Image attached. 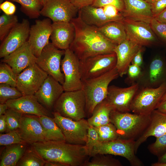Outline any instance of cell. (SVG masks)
I'll use <instances>...</instances> for the list:
<instances>
[{
	"label": "cell",
	"instance_id": "cell-17",
	"mask_svg": "<svg viewBox=\"0 0 166 166\" xmlns=\"http://www.w3.org/2000/svg\"><path fill=\"white\" fill-rule=\"evenodd\" d=\"M30 23L23 19L10 30L0 46V57L3 58L14 51L27 41L30 30Z\"/></svg>",
	"mask_w": 166,
	"mask_h": 166
},
{
	"label": "cell",
	"instance_id": "cell-6",
	"mask_svg": "<svg viewBox=\"0 0 166 166\" xmlns=\"http://www.w3.org/2000/svg\"><path fill=\"white\" fill-rule=\"evenodd\" d=\"M135 140L118 138L108 142H100L93 149L89 156L97 154L119 156L125 158L132 166L144 165L136 155Z\"/></svg>",
	"mask_w": 166,
	"mask_h": 166
},
{
	"label": "cell",
	"instance_id": "cell-25",
	"mask_svg": "<svg viewBox=\"0 0 166 166\" xmlns=\"http://www.w3.org/2000/svg\"><path fill=\"white\" fill-rule=\"evenodd\" d=\"M125 8L122 13L124 18L150 24L154 18L151 4L143 0H123Z\"/></svg>",
	"mask_w": 166,
	"mask_h": 166
},
{
	"label": "cell",
	"instance_id": "cell-8",
	"mask_svg": "<svg viewBox=\"0 0 166 166\" xmlns=\"http://www.w3.org/2000/svg\"><path fill=\"white\" fill-rule=\"evenodd\" d=\"M53 119L62 131L67 143L85 145L89 125L84 118L76 121L63 117L56 112L52 113Z\"/></svg>",
	"mask_w": 166,
	"mask_h": 166
},
{
	"label": "cell",
	"instance_id": "cell-29",
	"mask_svg": "<svg viewBox=\"0 0 166 166\" xmlns=\"http://www.w3.org/2000/svg\"><path fill=\"white\" fill-rule=\"evenodd\" d=\"M26 144L6 146L0 156V166H15L26 151Z\"/></svg>",
	"mask_w": 166,
	"mask_h": 166
},
{
	"label": "cell",
	"instance_id": "cell-12",
	"mask_svg": "<svg viewBox=\"0 0 166 166\" xmlns=\"http://www.w3.org/2000/svg\"><path fill=\"white\" fill-rule=\"evenodd\" d=\"M61 62V69L64 76L62 85L64 91L82 89L80 61L69 48L65 50Z\"/></svg>",
	"mask_w": 166,
	"mask_h": 166
},
{
	"label": "cell",
	"instance_id": "cell-50",
	"mask_svg": "<svg viewBox=\"0 0 166 166\" xmlns=\"http://www.w3.org/2000/svg\"><path fill=\"white\" fill-rule=\"evenodd\" d=\"M143 50L142 47L135 55L131 62V64L136 65L142 68L144 67L142 56V52Z\"/></svg>",
	"mask_w": 166,
	"mask_h": 166
},
{
	"label": "cell",
	"instance_id": "cell-13",
	"mask_svg": "<svg viewBox=\"0 0 166 166\" xmlns=\"http://www.w3.org/2000/svg\"><path fill=\"white\" fill-rule=\"evenodd\" d=\"M127 38L141 46L162 44L153 31L150 24L124 18L123 22Z\"/></svg>",
	"mask_w": 166,
	"mask_h": 166
},
{
	"label": "cell",
	"instance_id": "cell-26",
	"mask_svg": "<svg viewBox=\"0 0 166 166\" xmlns=\"http://www.w3.org/2000/svg\"><path fill=\"white\" fill-rule=\"evenodd\" d=\"M150 117L148 127L142 135L135 140L136 154L139 146L148 137L153 136L156 138L166 133V114L156 109L151 113Z\"/></svg>",
	"mask_w": 166,
	"mask_h": 166
},
{
	"label": "cell",
	"instance_id": "cell-47",
	"mask_svg": "<svg viewBox=\"0 0 166 166\" xmlns=\"http://www.w3.org/2000/svg\"><path fill=\"white\" fill-rule=\"evenodd\" d=\"M150 4L154 18L166 9V0H154Z\"/></svg>",
	"mask_w": 166,
	"mask_h": 166
},
{
	"label": "cell",
	"instance_id": "cell-59",
	"mask_svg": "<svg viewBox=\"0 0 166 166\" xmlns=\"http://www.w3.org/2000/svg\"><path fill=\"white\" fill-rule=\"evenodd\" d=\"M151 4L154 0H143Z\"/></svg>",
	"mask_w": 166,
	"mask_h": 166
},
{
	"label": "cell",
	"instance_id": "cell-23",
	"mask_svg": "<svg viewBox=\"0 0 166 166\" xmlns=\"http://www.w3.org/2000/svg\"><path fill=\"white\" fill-rule=\"evenodd\" d=\"M143 46L134 43L127 38L115 47L117 61L116 68L121 77L127 73L129 65L135 54Z\"/></svg>",
	"mask_w": 166,
	"mask_h": 166
},
{
	"label": "cell",
	"instance_id": "cell-42",
	"mask_svg": "<svg viewBox=\"0 0 166 166\" xmlns=\"http://www.w3.org/2000/svg\"><path fill=\"white\" fill-rule=\"evenodd\" d=\"M150 24L162 44L166 45V23L159 22L154 18Z\"/></svg>",
	"mask_w": 166,
	"mask_h": 166
},
{
	"label": "cell",
	"instance_id": "cell-60",
	"mask_svg": "<svg viewBox=\"0 0 166 166\" xmlns=\"http://www.w3.org/2000/svg\"><path fill=\"white\" fill-rule=\"evenodd\" d=\"M39 0L42 3L43 6V5L47 1V0Z\"/></svg>",
	"mask_w": 166,
	"mask_h": 166
},
{
	"label": "cell",
	"instance_id": "cell-9",
	"mask_svg": "<svg viewBox=\"0 0 166 166\" xmlns=\"http://www.w3.org/2000/svg\"><path fill=\"white\" fill-rule=\"evenodd\" d=\"M80 61L82 81L100 76L114 69L117 57L115 53L101 54Z\"/></svg>",
	"mask_w": 166,
	"mask_h": 166
},
{
	"label": "cell",
	"instance_id": "cell-32",
	"mask_svg": "<svg viewBox=\"0 0 166 166\" xmlns=\"http://www.w3.org/2000/svg\"><path fill=\"white\" fill-rule=\"evenodd\" d=\"M19 4L22 12L30 18H38L43 5L39 0H5Z\"/></svg>",
	"mask_w": 166,
	"mask_h": 166
},
{
	"label": "cell",
	"instance_id": "cell-21",
	"mask_svg": "<svg viewBox=\"0 0 166 166\" xmlns=\"http://www.w3.org/2000/svg\"><path fill=\"white\" fill-rule=\"evenodd\" d=\"M64 91L62 85L48 75L34 94L38 102L47 109L50 110Z\"/></svg>",
	"mask_w": 166,
	"mask_h": 166
},
{
	"label": "cell",
	"instance_id": "cell-35",
	"mask_svg": "<svg viewBox=\"0 0 166 166\" xmlns=\"http://www.w3.org/2000/svg\"><path fill=\"white\" fill-rule=\"evenodd\" d=\"M94 127L98 133L100 142L111 141L119 138L116 127L111 122Z\"/></svg>",
	"mask_w": 166,
	"mask_h": 166
},
{
	"label": "cell",
	"instance_id": "cell-5",
	"mask_svg": "<svg viewBox=\"0 0 166 166\" xmlns=\"http://www.w3.org/2000/svg\"><path fill=\"white\" fill-rule=\"evenodd\" d=\"M86 106V98L82 89L64 91L56 102L53 112L77 121L85 117Z\"/></svg>",
	"mask_w": 166,
	"mask_h": 166
},
{
	"label": "cell",
	"instance_id": "cell-41",
	"mask_svg": "<svg viewBox=\"0 0 166 166\" xmlns=\"http://www.w3.org/2000/svg\"><path fill=\"white\" fill-rule=\"evenodd\" d=\"M26 144L21 139L17 130H13L5 134H0V145L7 146L16 144Z\"/></svg>",
	"mask_w": 166,
	"mask_h": 166
},
{
	"label": "cell",
	"instance_id": "cell-31",
	"mask_svg": "<svg viewBox=\"0 0 166 166\" xmlns=\"http://www.w3.org/2000/svg\"><path fill=\"white\" fill-rule=\"evenodd\" d=\"M39 118L47 140L65 141L62 131L53 118L46 116Z\"/></svg>",
	"mask_w": 166,
	"mask_h": 166
},
{
	"label": "cell",
	"instance_id": "cell-55",
	"mask_svg": "<svg viewBox=\"0 0 166 166\" xmlns=\"http://www.w3.org/2000/svg\"><path fill=\"white\" fill-rule=\"evenodd\" d=\"M8 107L5 103L4 104H0V115L5 114Z\"/></svg>",
	"mask_w": 166,
	"mask_h": 166
},
{
	"label": "cell",
	"instance_id": "cell-30",
	"mask_svg": "<svg viewBox=\"0 0 166 166\" xmlns=\"http://www.w3.org/2000/svg\"><path fill=\"white\" fill-rule=\"evenodd\" d=\"M113 110L105 99L96 106L91 116L87 120L89 125L97 127L111 122L110 115Z\"/></svg>",
	"mask_w": 166,
	"mask_h": 166
},
{
	"label": "cell",
	"instance_id": "cell-22",
	"mask_svg": "<svg viewBox=\"0 0 166 166\" xmlns=\"http://www.w3.org/2000/svg\"><path fill=\"white\" fill-rule=\"evenodd\" d=\"M6 103L8 108L23 114L38 117L50 115L48 109L38 102L34 95H23L17 99L8 100Z\"/></svg>",
	"mask_w": 166,
	"mask_h": 166
},
{
	"label": "cell",
	"instance_id": "cell-43",
	"mask_svg": "<svg viewBox=\"0 0 166 166\" xmlns=\"http://www.w3.org/2000/svg\"><path fill=\"white\" fill-rule=\"evenodd\" d=\"M98 133L95 128L92 126L89 127L87 135V140L85 145L90 156L91 151L97 144L100 142Z\"/></svg>",
	"mask_w": 166,
	"mask_h": 166
},
{
	"label": "cell",
	"instance_id": "cell-52",
	"mask_svg": "<svg viewBox=\"0 0 166 166\" xmlns=\"http://www.w3.org/2000/svg\"><path fill=\"white\" fill-rule=\"evenodd\" d=\"M154 18L159 22L166 23V9Z\"/></svg>",
	"mask_w": 166,
	"mask_h": 166
},
{
	"label": "cell",
	"instance_id": "cell-48",
	"mask_svg": "<svg viewBox=\"0 0 166 166\" xmlns=\"http://www.w3.org/2000/svg\"><path fill=\"white\" fill-rule=\"evenodd\" d=\"M0 9L4 14L11 15L15 12L16 7L12 2L6 0L0 4Z\"/></svg>",
	"mask_w": 166,
	"mask_h": 166
},
{
	"label": "cell",
	"instance_id": "cell-20",
	"mask_svg": "<svg viewBox=\"0 0 166 166\" xmlns=\"http://www.w3.org/2000/svg\"><path fill=\"white\" fill-rule=\"evenodd\" d=\"M37 58L27 41L16 50L3 58L1 61L10 65L18 75L28 66L36 63Z\"/></svg>",
	"mask_w": 166,
	"mask_h": 166
},
{
	"label": "cell",
	"instance_id": "cell-54",
	"mask_svg": "<svg viewBox=\"0 0 166 166\" xmlns=\"http://www.w3.org/2000/svg\"><path fill=\"white\" fill-rule=\"evenodd\" d=\"M44 166H65L61 163L54 161H46Z\"/></svg>",
	"mask_w": 166,
	"mask_h": 166
},
{
	"label": "cell",
	"instance_id": "cell-57",
	"mask_svg": "<svg viewBox=\"0 0 166 166\" xmlns=\"http://www.w3.org/2000/svg\"><path fill=\"white\" fill-rule=\"evenodd\" d=\"M152 166H166V162L164 163H159L158 162L152 164Z\"/></svg>",
	"mask_w": 166,
	"mask_h": 166
},
{
	"label": "cell",
	"instance_id": "cell-44",
	"mask_svg": "<svg viewBox=\"0 0 166 166\" xmlns=\"http://www.w3.org/2000/svg\"><path fill=\"white\" fill-rule=\"evenodd\" d=\"M102 8L105 15L112 21L123 22L124 18L121 13L115 6L108 5Z\"/></svg>",
	"mask_w": 166,
	"mask_h": 166
},
{
	"label": "cell",
	"instance_id": "cell-56",
	"mask_svg": "<svg viewBox=\"0 0 166 166\" xmlns=\"http://www.w3.org/2000/svg\"><path fill=\"white\" fill-rule=\"evenodd\" d=\"M157 162L159 163H164L166 162V152L163 155L158 157Z\"/></svg>",
	"mask_w": 166,
	"mask_h": 166
},
{
	"label": "cell",
	"instance_id": "cell-33",
	"mask_svg": "<svg viewBox=\"0 0 166 166\" xmlns=\"http://www.w3.org/2000/svg\"><path fill=\"white\" fill-rule=\"evenodd\" d=\"M46 161L33 148L26 150L18 162L17 166H43Z\"/></svg>",
	"mask_w": 166,
	"mask_h": 166
},
{
	"label": "cell",
	"instance_id": "cell-38",
	"mask_svg": "<svg viewBox=\"0 0 166 166\" xmlns=\"http://www.w3.org/2000/svg\"><path fill=\"white\" fill-rule=\"evenodd\" d=\"M23 96L16 87L6 84H0V103H5L8 101L17 99Z\"/></svg>",
	"mask_w": 166,
	"mask_h": 166
},
{
	"label": "cell",
	"instance_id": "cell-37",
	"mask_svg": "<svg viewBox=\"0 0 166 166\" xmlns=\"http://www.w3.org/2000/svg\"><path fill=\"white\" fill-rule=\"evenodd\" d=\"M17 76L11 67L2 62L0 64V84H6L16 87Z\"/></svg>",
	"mask_w": 166,
	"mask_h": 166
},
{
	"label": "cell",
	"instance_id": "cell-40",
	"mask_svg": "<svg viewBox=\"0 0 166 166\" xmlns=\"http://www.w3.org/2000/svg\"><path fill=\"white\" fill-rule=\"evenodd\" d=\"M148 149L154 155L159 157L166 152V133L156 138V141L149 145Z\"/></svg>",
	"mask_w": 166,
	"mask_h": 166
},
{
	"label": "cell",
	"instance_id": "cell-19",
	"mask_svg": "<svg viewBox=\"0 0 166 166\" xmlns=\"http://www.w3.org/2000/svg\"><path fill=\"white\" fill-rule=\"evenodd\" d=\"M21 139L26 143L47 141L39 117L23 114L19 128L17 129Z\"/></svg>",
	"mask_w": 166,
	"mask_h": 166
},
{
	"label": "cell",
	"instance_id": "cell-16",
	"mask_svg": "<svg viewBox=\"0 0 166 166\" xmlns=\"http://www.w3.org/2000/svg\"><path fill=\"white\" fill-rule=\"evenodd\" d=\"M139 88V84L136 82L125 88L114 85L109 86L105 100L113 110L121 112H130L132 102Z\"/></svg>",
	"mask_w": 166,
	"mask_h": 166
},
{
	"label": "cell",
	"instance_id": "cell-45",
	"mask_svg": "<svg viewBox=\"0 0 166 166\" xmlns=\"http://www.w3.org/2000/svg\"><path fill=\"white\" fill-rule=\"evenodd\" d=\"M142 70V68L140 66L133 64H130L128 69L125 82L131 85L136 82L141 75Z\"/></svg>",
	"mask_w": 166,
	"mask_h": 166
},
{
	"label": "cell",
	"instance_id": "cell-1",
	"mask_svg": "<svg viewBox=\"0 0 166 166\" xmlns=\"http://www.w3.org/2000/svg\"><path fill=\"white\" fill-rule=\"evenodd\" d=\"M75 29L69 48L80 61L101 54L114 53L115 45L106 38L97 28L84 23L78 16L71 22Z\"/></svg>",
	"mask_w": 166,
	"mask_h": 166
},
{
	"label": "cell",
	"instance_id": "cell-53",
	"mask_svg": "<svg viewBox=\"0 0 166 166\" xmlns=\"http://www.w3.org/2000/svg\"><path fill=\"white\" fill-rule=\"evenodd\" d=\"M156 109L166 114V100L159 103Z\"/></svg>",
	"mask_w": 166,
	"mask_h": 166
},
{
	"label": "cell",
	"instance_id": "cell-3",
	"mask_svg": "<svg viewBox=\"0 0 166 166\" xmlns=\"http://www.w3.org/2000/svg\"><path fill=\"white\" fill-rule=\"evenodd\" d=\"M150 114L143 115L113 110L110 115V122L116 127L119 138L136 140L148 125Z\"/></svg>",
	"mask_w": 166,
	"mask_h": 166
},
{
	"label": "cell",
	"instance_id": "cell-46",
	"mask_svg": "<svg viewBox=\"0 0 166 166\" xmlns=\"http://www.w3.org/2000/svg\"><path fill=\"white\" fill-rule=\"evenodd\" d=\"M108 5L114 6L121 13L124 10L123 0H95L92 5L97 7H102Z\"/></svg>",
	"mask_w": 166,
	"mask_h": 166
},
{
	"label": "cell",
	"instance_id": "cell-49",
	"mask_svg": "<svg viewBox=\"0 0 166 166\" xmlns=\"http://www.w3.org/2000/svg\"><path fill=\"white\" fill-rule=\"evenodd\" d=\"M95 0H70L71 3L78 10L92 5Z\"/></svg>",
	"mask_w": 166,
	"mask_h": 166
},
{
	"label": "cell",
	"instance_id": "cell-4",
	"mask_svg": "<svg viewBox=\"0 0 166 166\" xmlns=\"http://www.w3.org/2000/svg\"><path fill=\"white\" fill-rule=\"evenodd\" d=\"M119 76L116 67L105 74L82 81V89L86 100V112L91 115L94 109L106 98L109 85Z\"/></svg>",
	"mask_w": 166,
	"mask_h": 166
},
{
	"label": "cell",
	"instance_id": "cell-15",
	"mask_svg": "<svg viewBox=\"0 0 166 166\" xmlns=\"http://www.w3.org/2000/svg\"><path fill=\"white\" fill-rule=\"evenodd\" d=\"M79 10L70 0H47L40 14L49 18L53 22H71L76 17Z\"/></svg>",
	"mask_w": 166,
	"mask_h": 166
},
{
	"label": "cell",
	"instance_id": "cell-39",
	"mask_svg": "<svg viewBox=\"0 0 166 166\" xmlns=\"http://www.w3.org/2000/svg\"><path fill=\"white\" fill-rule=\"evenodd\" d=\"M23 114L14 109L8 108L5 114L7 125L6 132L16 130L19 128Z\"/></svg>",
	"mask_w": 166,
	"mask_h": 166
},
{
	"label": "cell",
	"instance_id": "cell-28",
	"mask_svg": "<svg viewBox=\"0 0 166 166\" xmlns=\"http://www.w3.org/2000/svg\"><path fill=\"white\" fill-rule=\"evenodd\" d=\"M97 29L106 38L116 45L122 43L127 38L123 22H110Z\"/></svg>",
	"mask_w": 166,
	"mask_h": 166
},
{
	"label": "cell",
	"instance_id": "cell-24",
	"mask_svg": "<svg viewBox=\"0 0 166 166\" xmlns=\"http://www.w3.org/2000/svg\"><path fill=\"white\" fill-rule=\"evenodd\" d=\"M50 38L56 47L65 50L69 48L75 35V29L71 22H54Z\"/></svg>",
	"mask_w": 166,
	"mask_h": 166
},
{
	"label": "cell",
	"instance_id": "cell-2",
	"mask_svg": "<svg viewBox=\"0 0 166 166\" xmlns=\"http://www.w3.org/2000/svg\"><path fill=\"white\" fill-rule=\"evenodd\" d=\"M31 144L46 161L57 162L65 166H82L89 156L85 145L65 141L47 140Z\"/></svg>",
	"mask_w": 166,
	"mask_h": 166
},
{
	"label": "cell",
	"instance_id": "cell-18",
	"mask_svg": "<svg viewBox=\"0 0 166 166\" xmlns=\"http://www.w3.org/2000/svg\"><path fill=\"white\" fill-rule=\"evenodd\" d=\"M51 20L49 18L37 20L30 28L28 40L34 55L38 57L45 47L49 43L52 30Z\"/></svg>",
	"mask_w": 166,
	"mask_h": 166
},
{
	"label": "cell",
	"instance_id": "cell-11",
	"mask_svg": "<svg viewBox=\"0 0 166 166\" xmlns=\"http://www.w3.org/2000/svg\"><path fill=\"white\" fill-rule=\"evenodd\" d=\"M166 82V58L161 54L155 56L142 68L136 81L139 87L156 88Z\"/></svg>",
	"mask_w": 166,
	"mask_h": 166
},
{
	"label": "cell",
	"instance_id": "cell-10",
	"mask_svg": "<svg viewBox=\"0 0 166 166\" xmlns=\"http://www.w3.org/2000/svg\"><path fill=\"white\" fill-rule=\"evenodd\" d=\"M65 52V50L59 49L49 42L43 48L36 61L41 69L62 85L64 81V76L61 72V58Z\"/></svg>",
	"mask_w": 166,
	"mask_h": 166
},
{
	"label": "cell",
	"instance_id": "cell-36",
	"mask_svg": "<svg viewBox=\"0 0 166 166\" xmlns=\"http://www.w3.org/2000/svg\"><path fill=\"white\" fill-rule=\"evenodd\" d=\"M18 23L17 16L5 14L0 16V40L3 41L10 30Z\"/></svg>",
	"mask_w": 166,
	"mask_h": 166
},
{
	"label": "cell",
	"instance_id": "cell-14",
	"mask_svg": "<svg viewBox=\"0 0 166 166\" xmlns=\"http://www.w3.org/2000/svg\"><path fill=\"white\" fill-rule=\"evenodd\" d=\"M48 75L36 63L17 76L16 87L23 95H34Z\"/></svg>",
	"mask_w": 166,
	"mask_h": 166
},
{
	"label": "cell",
	"instance_id": "cell-34",
	"mask_svg": "<svg viewBox=\"0 0 166 166\" xmlns=\"http://www.w3.org/2000/svg\"><path fill=\"white\" fill-rule=\"evenodd\" d=\"M109 154H97L92 156L90 161L87 160L82 166H122L121 162Z\"/></svg>",
	"mask_w": 166,
	"mask_h": 166
},
{
	"label": "cell",
	"instance_id": "cell-27",
	"mask_svg": "<svg viewBox=\"0 0 166 166\" xmlns=\"http://www.w3.org/2000/svg\"><path fill=\"white\" fill-rule=\"evenodd\" d=\"M78 16L87 25L97 28L112 22L105 14L102 7H97L92 5L80 9Z\"/></svg>",
	"mask_w": 166,
	"mask_h": 166
},
{
	"label": "cell",
	"instance_id": "cell-61",
	"mask_svg": "<svg viewBox=\"0 0 166 166\" xmlns=\"http://www.w3.org/2000/svg\"><path fill=\"white\" fill-rule=\"evenodd\" d=\"M4 2V0H0V4Z\"/></svg>",
	"mask_w": 166,
	"mask_h": 166
},
{
	"label": "cell",
	"instance_id": "cell-51",
	"mask_svg": "<svg viewBox=\"0 0 166 166\" xmlns=\"http://www.w3.org/2000/svg\"><path fill=\"white\" fill-rule=\"evenodd\" d=\"M6 122L5 115H0V132L2 133L6 130Z\"/></svg>",
	"mask_w": 166,
	"mask_h": 166
},
{
	"label": "cell",
	"instance_id": "cell-58",
	"mask_svg": "<svg viewBox=\"0 0 166 166\" xmlns=\"http://www.w3.org/2000/svg\"><path fill=\"white\" fill-rule=\"evenodd\" d=\"M166 100V91L165 92L162 97H161L160 101L159 102H161Z\"/></svg>",
	"mask_w": 166,
	"mask_h": 166
},
{
	"label": "cell",
	"instance_id": "cell-7",
	"mask_svg": "<svg viewBox=\"0 0 166 166\" xmlns=\"http://www.w3.org/2000/svg\"><path fill=\"white\" fill-rule=\"evenodd\" d=\"M166 91V82L156 88L139 87L132 102L131 112L139 115H150L156 109Z\"/></svg>",
	"mask_w": 166,
	"mask_h": 166
}]
</instances>
